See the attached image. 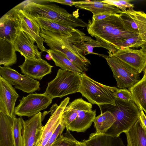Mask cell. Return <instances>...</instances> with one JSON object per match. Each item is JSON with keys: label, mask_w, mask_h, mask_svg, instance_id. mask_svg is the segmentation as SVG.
<instances>
[{"label": "cell", "mask_w": 146, "mask_h": 146, "mask_svg": "<svg viewBox=\"0 0 146 146\" xmlns=\"http://www.w3.org/2000/svg\"><path fill=\"white\" fill-rule=\"evenodd\" d=\"M39 35L50 49L62 52L82 72L88 70L91 63L85 56L84 32L80 31L71 35L40 29Z\"/></svg>", "instance_id": "6da1fadb"}, {"label": "cell", "mask_w": 146, "mask_h": 146, "mask_svg": "<svg viewBox=\"0 0 146 146\" xmlns=\"http://www.w3.org/2000/svg\"><path fill=\"white\" fill-rule=\"evenodd\" d=\"M87 28L88 34L96 40L106 42L114 48L116 43L134 35L133 31L125 24L121 14L111 15L100 20H90Z\"/></svg>", "instance_id": "7a4b0ae2"}, {"label": "cell", "mask_w": 146, "mask_h": 146, "mask_svg": "<svg viewBox=\"0 0 146 146\" xmlns=\"http://www.w3.org/2000/svg\"><path fill=\"white\" fill-rule=\"evenodd\" d=\"M115 105H105L99 106L101 113L106 111L111 112L115 121L105 134L115 137L126 133L134 125L139 118L141 111L132 100L125 101L116 98Z\"/></svg>", "instance_id": "3957f363"}, {"label": "cell", "mask_w": 146, "mask_h": 146, "mask_svg": "<svg viewBox=\"0 0 146 146\" xmlns=\"http://www.w3.org/2000/svg\"><path fill=\"white\" fill-rule=\"evenodd\" d=\"M39 1L26 0L14 7L23 9L38 17L49 19L63 25L75 28L87 27L88 24L65 9L55 4H44Z\"/></svg>", "instance_id": "277c9868"}, {"label": "cell", "mask_w": 146, "mask_h": 146, "mask_svg": "<svg viewBox=\"0 0 146 146\" xmlns=\"http://www.w3.org/2000/svg\"><path fill=\"white\" fill-rule=\"evenodd\" d=\"M81 81L79 92L91 103L98 106L115 105L116 87L106 86L91 78L83 72L80 74Z\"/></svg>", "instance_id": "5b68a950"}, {"label": "cell", "mask_w": 146, "mask_h": 146, "mask_svg": "<svg viewBox=\"0 0 146 146\" xmlns=\"http://www.w3.org/2000/svg\"><path fill=\"white\" fill-rule=\"evenodd\" d=\"M81 81L80 74L59 69L55 78L48 83L44 93L53 99L79 92Z\"/></svg>", "instance_id": "8992f818"}, {"label": "cell", "mask_w": 146, "mask_h": 146, "mask_svg": "<svg viewBox=\"0 0 146 146\" xmlns=\"http://www.w3.org/2000/svg\"><path fill=\"white\" fill-rule=\"evenodd\" d=\"M104 58L111 69L118 89L129 88L140 80V73L135 69L108 52Z\"/></svg>", "instance_id": "52a82bcc"}, {"label": "cell", "mask_w": 146, "mask_h": 146, "mask_svg": "<svg viewBox=\"0 0 146 146\" xmlns=\"http://www.w3.org/2000/svg\"><path fill=\"white\" fill-rule=\"evenodd\" d=\"M52 99L43 94H31L23 97L15 108V115L20 116L33 117L46 108L52 103Z\"/></svg>", "instance_id": "ba28073f"}, {"label": "cell", "mask_w": 146, "mask_h": 146, "mask_svg": "<svg viewBox=\"0 0 146 146\" xmlns=\"http://www.w3.org/2000/svg\"><path fill=\"white\" fill-rule=\"evenodd\" d=\"M77 113L76 119L66 129L77 132H85L91 126L96 117V111L92 110V105L82 98L76 99L72 102Z\"/></svg>", "instance_id": "9c48e42d"}, {"label": "cell", "mask_w": 146, "mask_h": 146, "mask_svg": "<svg viewBox=\"0 0 146 146\" xmlns=\"http://www.w3.org/2000/svg\"><path fill=\"white\" fill-rule=\"evenodd\" d=\"M0 76L15 88L27 93L40 90L39 82L10 67L0 66Z\"/></svg>", "instance_id": "30bf717a"}, {"label": "cell", "mask_w": 146, "mask_h": 146, "mask_svg": "<svg viewBox=\"0 0 146 146\" xmlns=\"http://www.w3.org/2000/svg\"><path fill=\"white\" fill-rule=\"evenodd\" d=\"M70 98L67 97L59 106L55 104L50 109L51 116L44 126L36 146H46L61 121L63 111L67 106Z\"/></svg>", "instance_id": "8fae6325"}, {"label": "cell", "mask_w": 146, "mask_h": 146, "mask_svg": "<svg viewBox=\"0 0 146 146\" xmlns=\"http://www.w3.org/2000/svg\"><path fill=\"white\" fill-rule=\"evenodd\" d=\"M112 54L140 74L146 69V45L139 49L126 48L117 50Z\"/></svg>", "instance_id": "7c38bea8"}, {"label": "cell", "mask_w": 146, "mask_h": 146, "mask_svg": "<svg viewBox=\"0 0 146 146\" xmlns=\"http://www.w3.org/2000/svg\"><path fill=\"white\" fill-rule=\"evenodd\" d=\"M35 41L29 35L19 27L17 35L14 42L16 51L19 52L25 58L34 60L42 59L41 53L37 45L34 44Z\"/></svg>", "instance_id": "4fadbf2b"}, {"label": "cell", "mask_w": 146, "mask_h": 146, "mask_svg": "<svg viewBox=\"0 0 146 146\" xmlns=\"http://www.w3.org/2000/svg\"><path fill=\"white\" fill-rule=\"evenodd\" d=\"M19 97L15 88L0 76V112L10 117L15 116V105Z\"/></svg>", "instance_id": "5bb4252c"}, {"label": "cell", "mask_w": 146, "mask_h": 146, "mask_svg": "<svg viewBox=\"0 0 146 146\" xmlns=\"http://www.w3.org/2000/svg\"><path fill=\"white\" fill-rule=\"evenodd\" d=\"M42 114L39 112L30 119H22L24 146H36L42 132Z\"/></svg>", "instance_id": "9a60e30c"}, {"label": "cell", "mask_w": 146, "mask_h": 146, "mask_svg": "<svg viewBox=\"0 0 146 146\" xmlns=\"http://www.w3.org/2000/svg\"><path fill=\"white\" fill-rule=\"evenodd\" d=\"M25 58L23 63L19 66L21 73L34 79L41 80L50 74L53 67L43 59L37 60Z\"/></svg>", "instance_id": "2e32d148"}, {"label": "cell", "mask_w": 146, "mask_h": 146, "mask_svg": "<svg viewBox=\"0 0 146 146\" xmlns=\"http://www.w3.org/2000/svg\"><path fill=\"white\" fill-rule=\"evenodd\" d=\"M74 6L76 8L89 11L93 15L103 13L120 14L122 11L116 6L104 2L102 1H76Z\"/></svg>", "instance_id": "e0dca14e"}, {"label": "cell", "mask_w": 146, "mask_h": 146, "mask_svg": "<svg viewBox=\"0 0 146 146\" xmlns=\"http://www.w3.org/2000/svg\"><path fill=\"white\" fill-rule=\"evenodd\" d=\"M121 17L125 24L141 36L146 33V13L142 11L128 9L122 11Z\"/></svg>", "instance_id": "ac0fdd59"}, {"label": "cell", "mask_w": 146, "mask_h": 146, "mask_svg": "<svg viewBox=\"0 0 146 146\" xmlns=\"http://www.w3.org/2000/svg\"><path fill=\"white\" fill-rule=\"evenodd\" d=\"M19 27L13 15L9 11L0 19V38L13 43L18 33Z\"/></svg>", "instance_id": "d6986e66"}, {"label": "cell", "mask_w": 146, "mask_h": 146, "mask_svg": "<svg viewBox=\"0 0 146 146\" xmlns=\"http://www.w3.org/2000/svg\"><path fill=\"white\" fill-rule=\"evenodd\" d=\"M125 133L127 146H146V128L140 117L134 125Z\"/></svg>", "instance_id": "ffe728a7"}, {"label": "cell", "mask_w": 146, "mask_h": 146, "mask_svg": "<svg viewBox=\"0 0 146 146\" xmlns=\"http://www.w3.org/2000/svg\"><path fill=\"white\" fill-rule=\"evenodd\" d=\"M30 14L39 25L40 29L52 32L71 35H74L80 31L63 25L52 20Z\"/></svg>", "instance_id": "44dd1931"}, {"label": "cell", "mask_w": 146, "mask_h": 146, "mask_svg": "<svg viewBox=\"0 0 146 146\" xmlns=\"http://www.w3.org/2000/svg\"><path fill=\"white\" fill-rule=\"evenodd\" d=\"M82 141L88 146H125L119 137H113L95 132L91 133L87 139Z\"/></svg>", "instance_id": "7402d4cb"}, {"label": "cell", "mask_w": 146, "mask_h": 146, "mask_svg": "<svg viewBox=\"0 0 146 146\" xmlns=\"http://www.w3.org/2000/svg\"><path fill=\"white\" fill-rule=\"evenodd\" d=\"M13 122V117L0 112V146H14Z\"/></svg>", "instance_id": "603a6c76"}, {"label": "cell", "mask_w": 146, "mask_h": 146, "mask_svg": "<svg viewBox=\"0 0 146 146\" xmlns=\"http://www.w3.org/2000/svg\"><path fill=\"white\" fill-rule=\"evenodd\" d=\"M13 43L0 38V65L9 67L16 63L17 57Z\"/></svg>", "instance_id": "cb8c5ba5"}, {"label": "cell", "mask_w": 146, "mask_h": 146, "mask_svg": "<svg viewBox=\"0 0 146 146\" xmlns=\"http://www.w3.org/2000/svg\"><path fill=\"white\" fill-rule=\"evenodd\" d=\"M129 89L132 95V100L146 114V79L145 76H143L139 82Z\"/></svg>", "instance_id": "d4e9b609"}, {"label": "cell", "mask_w": 146, "mask_h": 146, "mask_svg": "<svg viewBox=\"0 0 146 146\" xmlns=\"http://www.w3.org/2000/svg\"><path fill=\"white\" fill-rule=\"evenodd\" d=\"M47 53L50 55L55 65L60 67L62 69L79 74L83 72L61 52L49 49H48Z\"/></svg>", "instance_id": "484cf974"}, {"label": "cell", "mask_w": 146, "mask_h": 146, "mask_svg": "<svg viewBox=\"0 0 146 146\" xmlns=\"http://www.w3.org/2000/svg\"><path fill=\"white\" fill-rule=\"evenodd\" d=\"M115 121L113 114L108 111H105L96 117L93 122L97 134H105Z\"/></svg>", "instance_id": "4316f807"}, {"label": "cell", "mask_w": 146, "mask_h": 146, "mask_svg": "<svg viewBox=\"0 0 146 146\" xmlns=\"http://www.w3.org/2000/svg\"><path fill=\"white\" fill-rule=\"evenodd\" d=\"M84 44L86 55L90 54H93L104 58L106 55L95 53L93 51L94 48L96 47L105 48L108 50V52L111 53L112 54L117 50L115 48L106 42L95 40L92 39L90 37L86 36L84 38Z\"/></svg>", "instance_id": "83f0119b"}, {"label": "cell", "mask_w": 146, "mask_h": 146, "mask_svg": "<svg viewBox=\"0 0 146 146\" xmlns=\"http://www.w3.org/2000/svg\"><path fill=\"white\" fill-rule=\"evenodd\" d=\"M9 11L15 18L20 29L27 33L35 39L38 48L41 50V52H47L48 49L44 45V39L32 30L23 19L17 16L10 10Z\"/></svg>", "instance_id": "f1b7e54d"}, {"label": "cell", "mask_w": 146, "mask_h": 146, "mask_svg": "<svg viewBox=\"0 0 146 146\" xmlns=\"http://www.w3.org/2000/svg\"><path fill=\"white\" fill-rule=\"evenodd\" d=\"M10 10L23 19L29 27L38 35L40 31V26L28 11L23 9L13 7Z\"/></svg>", "instance_id": "f546056e"}, {"label": "cell", "mask_w": 146, "mask_h": 146, "mask_svg": "<svg viewBox=\"0 0 146 146\" xmlns=\"http://www.w3.org/2000/svg\"><path fill=\"white\" fill-rule=\"evenodd\" d=\"M21 117H13V137L14 146H24L23 125Z\"/></svg>", "instance_id": "4dcf8cb0"}, {"label": "cell", "mask_w": 146, "mask_h": 146, "mask_svg": "<svg viewBox=\"0 0 146 146\" xmlns=\"http://www.w3.org/2000/svg\"><path fill=\"white\" fill-rule=\"evenodd\" d=\"M146 45V43L139 35L117 42L115 44L114 47L117 50L126 48H142Z\"/></svg>", "instance_id": "1f68e13d"}, {"label": "cell", "mask_w": 146, "mask_h": 146, "mask_svg": "<svg viewBox=\"0 0 146 146\" xmlns=\"http://www.w3.org/2000/svg\"><path fill=\"white\" fill-rule=\"evenodd\" d=\"M79 142L70 131L66 130V133L58 136L51 146H76Z\"/></svg>", "instance_id": "d6a6232c"}, {"label": "cell", "mask_w": 146, "mask_h": 146, "mask_svg": "<svg viewBox=\"0 0 146 146\" xmlns=\"http://www.w3.org/2000/svg\"><path fill=\"white\" fill-rule=\"evenodd\" d=\"M78 113L72 102L64 109L61 116V120L67 129L76 119Z\"/></svg>", "instance_id": "836d02e7"}, {"label": "cell", "mask_w": 146, "mask_h": 146, "mask_svg": "<svg viewBox=\"0 0 146 146\" xmlns=\"http://www.w3.org/2000/svg\"><path fill=\"white\" fill-rule=\"evenodd\" d=\"M116 98L125 101L132 100V95L130 91L126 88L117 89L115 93Z\"/></svg>", "instance_id": "e575fe53"}, {"label": "cell", "mask_w": 146, "mask_h": 146, "mask_svg": "<svg viewBox=\"0 0 146 146\" xmlns=\"http://www.w3.org/2000/svg\"><path fill=\"white\" fill-rule=\"evenodd\" d=\"M65 128H66V126L61 119L60 123L51 136L46 146H51L56 141L58 136L62 133Z\"/></svg>", "instance_id": "d590c367"}, {"label": "cell", "mask_w": 146, "mask_h": 146, "mask_svg": "<svg viewBox=\"0 0 146 146\" xmlns=\"http://www.w3.org/2000/svg\"><path fill=\"white\" fill-rule=\"evenodd\" d=\"M102 1L116 6L122 11H125L127 9L126 6L120 3L118 0H103Z\"/></svg>", "instance_id": "8d00e7d4"}, {"label": "cell", "mask_w": 146, "mask_h": 146, "mask_svg": "<svg viewBox=\"0 0 146 146\" xmlns=\"http://www.w3.org/2000/svg\"><path fill=\"white\" fill-rule=\"evenodd\" d=\"M76 1L72 0H47V2H55L65 5H68L71 7L74 5V3Z\"/></svg>", "instance_id": "74e56055"}, {"label": "cell", "mask_w": 146, "mask_h": 146, "mask_svg": "<svg viewBox=\"0 0 146 146\" xmlns=\"http://www.w3.org/2000/svg\"><path fill=\"white\" fill-rule=\"evenodd\" d=\"M112 14L108 13H103L93 15L92 20L93 21H98L104 19Z\"/></svg>", "instance_id": "f35d334b"}, {"label": "cell", "mask_w": 146, "mask_h": 146, "mask_svg": "<svg viewBox=\"0 0 146 146\" xmlns=\"http://www.w3.org/2000/svg\"><path fill=\"white\" fill-rule=\"evenodd\" d=\"M118 1L122 4L126 6L128 9H133L134 6L130 3V1L128 0H120Z\"/></svg>", "instance_id": "ab89813d"}, {"label": "cell", "mask_w": 146, "mask_h": 146, "mask_svg": "<svg viewBox=\"0 0 146 146\" xmlns=\"http://www.w3.org/2000/svg\"><path fill=\"white\" fill-rule=\"evenodd\" d=\"M140 118L144 126L146 128V115H145L143 111V110L141 111V113L140 116Z\"/></svg>", "instance_id": "60d3db41"}, {"label": "cell", "mask_w": 146, "mask_h": 146, "mask_svg": "<svg viewBox=\"0 0 146 146\" xmlns=\"http://www.w3.org/2000/svg\"><path fill=\"white\" fill-rule=\"evenodd\" d=\"M76 146H88L86 144L82 141H80L77 145Z\"/></svg>", "instance_id": "b9f144b4"}, {"label": "cell", "mask_w": 146, "mask_h": 146, "mask_svg": "<svg viewBox=\"0 0 146 146\" xmlns=\"http://www.w3.org/2000/svg\"><path fill=\"white\" fill-rule=\"evenodd\" d=\"M140 36L142 40L146 43V33Z\"/></svg>", "instance_id": "7bdbcfd3"}, {"label": "cell", "mask_w": 146, "mask_h": 146, "mask_svg": "<svg viewBox=\"0 0 146 146\" xmlns=\"http://www.w3.org/2000/svg\"><path fill=\"white\" fill-rule=\"evenodd\" d=\"M45 58L47 60H50L52 59L51 57H50L49 54H46L45 56Z\"/></svg>", "instance_id": "ee69618b"}, {"label": "cell", "mask_w": 146, "mask_h": 146, "mask_svg": "<svg viewBox=\"0 0 146 146\" xmlns=\"http://www.w3.org/2000/svg\"><path fill=\"white\" fill-rule=\"evenodd\" d=\"M144 76L145 77V78L146 79V69H145V70L144 71Z\"/></svg>", "instance_id": "f6af8a7d"}, {"label": "cell", "mask_w": 146, "mask_h": 146, "mask_svg": "<svg viewBox=\"0 0 146 146\" xmlns=\"http://www.w3.org/2000/svg\"></svg>", "instance_id": "bcb514c9"}]
</instances>
